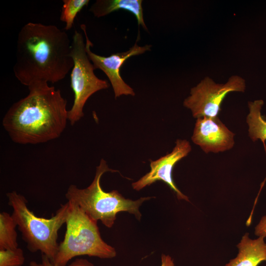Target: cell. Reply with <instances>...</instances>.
<instances>
[{
    "mask_svg": "<svg viewBox=\"0 0 266 266\" xmlns=\"http://www.w3.org/2000/svg\"><path fill=\"white\" fill-rule=\"evenodd\" d=\"M71 47L66 32L57 26L27 23L18 34L15 77L27 87L36 82L61 81L73 66Z\"/></svg>",
    "mask_w": 266,
    "mask_h": 266,
    "instance_id": "obj_1",
    "label": "cell"
},
{
    "mask_svg": "<svg viewBox=\"0 0 266 266\" xmlns=\"http://www.w3.org/2000/svg\"><path fill=\"white\" fill-rule=\"evenodd\" d=\"M234 135L218 117H202L197 118L191 138L206 153H218L233 148Z\"/></svg>",
    "mask_w": 266,
    "mask_h": 266,
    "instance_id": "obj_10",
    "label": "cell"
},
{
    "mask_svg": "<svg viewBox=\"0 0 266 266\" xmlns=\"http://www.w3.org/2000/svg\"><path fill=\"white\" fill-rule=\"evenodd\" d=\"M24 261L23 251L19 247L0 250V266H21Z\"/></svg>",
    "mask_w": 266,
    "mask_h": 266,
    "instance_id": "obj_16",
    "label": "cell"
},
{
    "mask_svg": "<svg viewBox=\"0 0 266 266\" xmlns=\"http://www.w3.org/2000/svg\"><path fill=\"white\" fill-rule=\"evenodd\" d=\"M30 266H54L50 260L44 255H42L41 260L40 262L31 261ZM68 266H94V265L87 260L78 258L73 261Z\"/></svg>",
    "mask_w": 266,
    "mask_h": 266,
    "instance_id": "obj_17",
    "label": "cell"
},
{
    "mask_svg": "<svg viewBox=\"0 0 266 266\" xmlns=\"http://www.w3.org/2000/svg\"><path fill=\"white\" fill-rule=\"evenodd\" d=\"M245 88V80L238 75L231 76L225 84L216 83L206 77L191 89L183 105L191 110L194 118H215L218 117L222 102L229 93L243 92Z\"/></svg>",
    "mask_w": 266,
    "mask_h": 266,
    "instance_id": "obj_7",
    "label": "cell"
},
{
    "mask_svg": "<svg viewBox=\"0 0 266 266\" xmlns=\"http://www.w3.org/2000/svg\"><path fill=\"white\" fill-rule=\"evenodd\" d=\"M108 171L116 172L110 168L106 162L101 159L94 178L91 184L81 189L74 184L70 185L65 194L67 201L73 202L79 206L90 218L101 223L107 228H111L116 219V215L122 211L133 214L140 220L141 214L139 207L142 202L152 197H142L133 200L125 199L117 190L106 192L100 185L102 175Z\"/></svg>",
    "mask_w": 266,
    "mask_h": 266,
    "instance_id": "obj_3",
    "label": "cell"
},
{
    "mask_svg": "<svg viewBox=\"0 0 266 266\" xmlns=\"http://www.w3.org/2000/svg\"><path fill=\"white\" fill-rule=\"evenodd\" d=\"M246 233L237 245L238 253L225 266H258L266 261V243L263 236L251 239Z\"/></svg>",
    "mask_w": 266,
    "mask_h": 266,
    "instance_id": "obj_11",
    "label": "cell"
},
{
    "mask_svg": "<svg viewBox=\"0 0 266 266\" xmlns=\"http://www.w3.org/2000/svg\"><path fill=\"white\" fill-rule=\"evenodd\" d=\"M66 231L59 244L54 266H66L72 258L83 255L109 259L116 256L115 249L102 239L97 221L76 203L67 201Z\"/></svg>",
    "mask_w": 266,
    "mask_h": 266,
    "instance_id": "obj_5",
    "label": "cell"
},
{
    "mask_svg": "<svg viewBox=\"0 0 266 266\" xmlns=\"http://www.w3.org/2000/svg\"><path fill=\"white\" fill-rule=\"evenodd\" d=\"M191 151L190 142L186 139H177L173 150L155 161L150 160V171L138 181L132 183L133 188L139 191L158 181L165 182L176 194L179 200L189 201L188 198L177 188L172 179L174 165Z\"/></svg>",
    "mask_w": 266,
    "mask_h": 266,
    "instance_id": "obj_9",
    "label": "cell"
},
{
    "mask_svg": "<svg viewBox=\"0 0 266 266\" xmlns=\"http://www.w3.org/2000/svg\"><path fill=\"white\" fill-rule=\"evenodd\" d=\"M28 94L14 103L2 125L11 139L20 144H37L59 137L68 119L67 100L59 89L46 82L28 87Z\"/></svg>",
    "mask_w": 266,
    "mask_h": 266,
    "instance_id": "obj_2",
    "label": "cell"
},
{
    "mask_svg": "<svg viewBox=\"0 0 266 266\" xmlns=\"http://www.w3.org/2000/svg\"><path fill=\"white\" fill-rule=\"evenodd\" d=\"M161 266H174L173 260L169 255L163 254L161 256Z\"/></svg>",
    "mask_w": 266,
    "mask_h": 266,
    "instance_id": "obj_19",
    "label": "cell"
},
{
    "mask_svg": "<svg viewBox=\"0 0 266 266\" xmlns=\"http://www.w3.org/2000/svg\"><path fill=\"white\" fill-rule=\"evenodd\" d=\"M81 28L85 36L86 48L88 56L93 65L95 69L102 70L108 77L113 88L115 98L122 95L134 96L135 93L133 89L123 79L120 73L122 66L126 61L132 56L144 53L151 50V45L139 46L137 42L128 50L112 53L110 56L104 57L96 54L92 51L91 47L93 44L89 39L86 32V26L81 25Z\"/></svg>",
    "mask_w": 266,
    "mask_h": 266,
    "instance_id": "obj_8",
    "label": "cell"
},
{
    "mask_svg": "<svg viewBox=\"0 0 266 266\" xmlns=\"http://www.w3.org/2000/svg\"><path fill=\"white\" fill-rule=\"evenodd\" d=\"M263 104L262 100L248 102L249 113L246 122L249 127V136L253 141L260 139L264 142L266 140V120L261 112Z\"/></svg>",
    "mask_w": 266,
    "mask_h": 266,
    "instance_id": "obj_13",
    "label": "cell"
},
{
    "mask_svg": "<svg viewBox=\"0 0 266 266\" xmlns=\"http://www.w3.org/2000/svg\"><path fill=\"white\" fill-rule=\"evenodd\" d=\"M89 0H63L60 20L65 23V30H70L73 27L77 14L87 5Z\"/></svg>",
    "mask_w": 266,
    "mask_h": 266,
    "instance_id": "obj_15",
    "label": "cell"
},
{
    "mask_svg": "<svg viewBox=\"0 0 266 266\" xmlns=\"http://www.w3.org/2000/svg\"><path fill=\"white\" fill-rule=\"evenodd\" d=\"M17 226L12 215L6 212L0 213V250L18 248Z\"/></svg>",
    "mask_w": 266,
    "mask_h": 266,
    "instance_id": "obj_14",
    "label": "cell"
},
{
    "mask_svg": "<svg viewBox=\"0 0 266 266\" xmlns=\"http://www.w3.org/2000/svg\"><path fill=\"white\" fill-rule=\"evenodd\" d=\"M255 233L259 236L266 237V216L262 218L256 227Z\"/></svg>",
    "mask_w": 266,
    "mask_h": 266,
    "instance_id": "obj_18",
    "label": "cell"
},
{
    "mask_svg": "<svg viewBox=\"0 0 266 266\" xmlns=\"http://www.w3.org/2000/svg\"><path fill=\"white\" fill-rule=\"evenodd\" d=\"M12 207V216L23 239L31 252L39 251L53 263L58 252V232L66 224L68 202L61 204L55 215L49 219L38 217L28 207L25 197L15 191L6 194Z\"/></svg>",
    "mask_w": 266,
    "mask_h": 266,
    "instance_id": "obj_4",
    "label": "cell"
},
{
    "mask_svg": "<svg viewBox=\"0 0 266 266\" xmlns=\"http://www.w3.org/2000/svg\"><path fill=\"white\" fill-rule=\"evenodd\" d=\"M70 55L73 61L70 86L74 98L68 111V119L73 126L84 116V107L89 98L95 93L107 89L109 84L95 75L94 67L87 53L83 34L77 30L72 36Z\"/></svg>",
    "mask_w": 266,
    "mask_h": 266,
    "instance_id": "obj_6",
    "label": "cell"
},
{
    "mask_svg": "<svg viewBox=\"0 0 266 266\" xmlns=\"http://www.w3.org/2000/svg\"><path fill=\"white\" fill-rule=\"evenodd\" d=\"M141 0H97L90 6L89 11L97 18L123 9L133 14L139 26L147 30L143 17Z\"/></svg>",
    "mask_w": 266,
    "mask_h": 266,
    "instance_id": "obj_12",
    "label": "cell"
}]
</instances>
